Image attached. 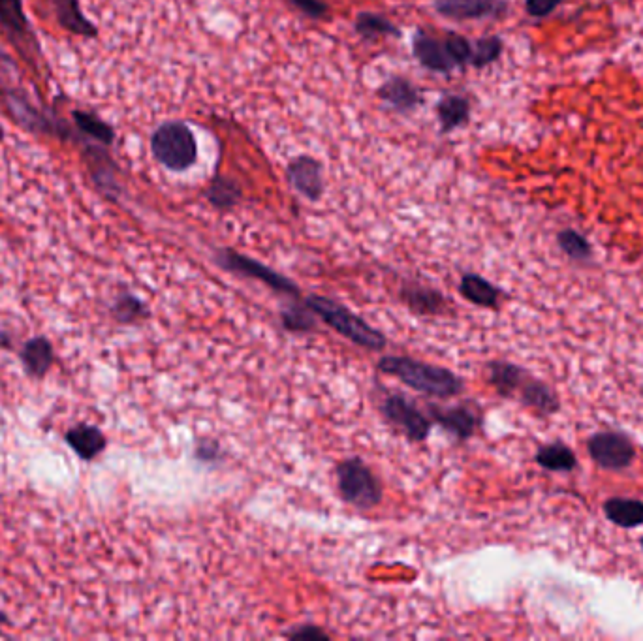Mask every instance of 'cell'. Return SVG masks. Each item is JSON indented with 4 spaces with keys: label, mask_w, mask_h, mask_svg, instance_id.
Returning <instances> with one entry per match:
<instances>
[{
    "label": "cell",
    "mask_w": 643,
    "mask_h": 641,
    "mask_svg": "<svg viewBox=\"0 0 643 641\" xmlns=\"http://www.w3.org/2000/svg\"><path fill=\"white\" fill-rule=\"evenodd\" d=\"M378 371L384 375L399 378L408 388L420 391L427 397L450 399L463 390V380L452 371L431 365L425 361L401 358V356H384L378 361Z\"/></svg>",
    "instance_id": "6da1fadb"
},
{
    "label": "cell",
    "mask_w": 643,
    "mask_h": 641,
    "mask_svg": "<svg viewBox=\"0 0 643 641\" xmlns=\"http://www.w3.org/2000/svg\"><path fill=\"white\" fill-rule=\"evenodd\" d=\"M305 305L350 343L358 344L371 352L384 350L386 337L378 329L369 326L365 320H361L360 316L348 311L341 303L324 296H309L305 299Z\"/></svg>",
    "instance_id": "7a4b0ae2"
},
{
    "label": "cell",
    "mask_w": 643,
    "mask_h": 641,
    "mask_svg": "<svg viewBox=\"0 0 643 641\" xmlns=\"http://www.w3.org/2000/svg\"><path fill=\"white\" fill-rule=\"evenodd\" d=\"M151 151L158 162L172 172H185L198 160L196 138L189 126L183 123L158 126L151 138Z\"/></svg>",
    "instance_id": "3957f363"
},
{
    "label": "cell",
    "mask_w": 643,
    "mask_h": 641,
    "mask_svg": "<svg viewBox=\"0 0 643 641\" xmlns=\"http://www.w3.org/2000/svg\"><path fill=\"white\" fill-rule=\"evenodd\" d=\"M337 487L341 499L356 508H375L382 501V485L360 457L337 465Z\"/></svg>",
    "instance_id": "277c9868"
},
{
    "label": "cell",
    "mask_w": 643,
    "mask_h": 641,
    "mask_svg": "<svg viewBox=\"0 0 643 641\" xmlns=\"http://www.w3.org/2000/svg\"><path fill=\"white\" fill-rule=\"evenodd\" d=\"M217 264H219L222 269H226V271H232V273H237V275L262 281L264 284H267L271 290H275V292H279V294L299 296L298 286L290 281V279H286L284 275L273 271L271 267L264 266V264L252 260L249 256H243V254H239V252L230 251V249L220 251L219 254H217Z\"/></svg>",
    "instance_id": "5b68a950"
},
{
    "label": "cell",
    "mask_w": 643,
    "mask_h": 641,
    "mask_svg": "<svg viewBox=\"0 0 643 641\" xmlns=\"http://www.w3.org/2000/svg\"><path fill=\"white\" fill-rule=\"evenodd\" d=\"M382 414L386 422L392 423L410 442H424L429 437L431 420L403 395L386 397V401L382 403Z\"/></svg>",
    "instance_id": "8992f818"
},
{
    "label": "cell",
    "mask_w": 643,
    "mask_h": 641,
    "mask_svg": "<svg viewBox=\"0 0 643 641\" xmlns=\"http://www.w3.org/2000/svg\"><path fill=\"white\" fill-rule=\"evenodd\" d=\"M589 452L604 469H625L634 459V446L617 433H600L589 440Z\"/></svg>",
    "instance_id": "52a82bcc"
},
{
    "label": "cell",
    "mask_w": 643,
    "mask_h": 641,
    "mask_svg": "<svg viewBox=\"0 0 643 641\" xmlns=\"http://www.w3.org/2000/svg\"><path fill=\"white\" fill-rule=\"evenodd\" d=\"M412 49L416 59L433 72H450L455 68L446 36L440 40L425 31H418L414 34Z\"/></svg>",
    "instance_id": "ba28073f"
},
{
    "label": "cell",
    "mask_w": 643,
    "mask_h": 641,
    "mask_svg": "<svg viewBox=\"0 0 643 641\" xmlns=\"http://www.w3.org/2000/svg\"><path fill=\"white\" fill-rule=\"evenodd\" d=\"M440 16L450 19H482L504 12V0H433Z\"/></svg>",
    "instance_id": "9c48e42d"
},
{
    "label": "cell",
    "mask_w": 643,
    "mask_h": 641,
    "mask_svg": "<svg viewBox=\"0 0 643 641\" xmlns=\"http://www.w3.org/2000/svg\"><path fill=\"white\" fill-rule=\"evenodd\" d=\"M290 185L298 190L301 196L316 202L322 196V168L311 157H298L288 166Z\"/></svg>",
    "instance_id": "30bf717a"
},
{
    "label": "cell",
    "mask_w": 643,
    "mask_h": 641,
    "mask_svg": "<svg viewBox=\"0 0 643 641\" xmlns=\"http://www.w3.org/2000/svg\"><path fill=\"white\" fill-rule=\"evenodd\" d=\"M64 440L74 450V454L83 461H95L108 446L106 435L96 425H89V423H79L76 427L68 429Z\"/></svg>",
    "instance_id": "8fae6325"
},
{
    "label": "cell",
    "mask_w": 643,
    "mask_h": 641,
    "mask_svg": "<svg viewBox=\"0 0 643 641\" xmlns=\"http://www.w3.org/2000/svg\"><path fill=\"white\" fill-rule=\"evenodd\" d=\"M429 414L435 422L440 423L446 431H450L459 440L471 438L480 422L476 412L469 407L442 408L429 405Z\"/></svg>",
    "instance_id": "7c38bea8"
},
{
    "label": "cell",
    "mask_w": 643,
    "mask_h": 641,
    "mask_svg": "<svg viewBox=\"0 0 643 641\" xmlns=\"http://www.w3.org/2000/svg\"><path fill=\"white\" fill-rule=\"evenodd\" d=\"M19 360L25 367V373L34 378H44L55 363L53 344L46 337H32L31 341L23 344L19 352Z\"/></svg>",
    "instance_id": "4fadbf2b"
},
{
    "label": "cell",
    "mask_w": 643,
    "mask_h": 641,
    "mask_svg": "<svg viewBox=\"0 0 643 641\" xmlns=\"http://www.w3.org/2000/svg\"><path fill=\"white\" fill-rule=\"evenodd\" d=\"M399 298L407 305L412 313L416 314H442L448 311V303L442 298V294L425 288L420 284H407L399 290Z\"/></svg>",
    "instance_id": "5bb4252c"
},
{
    "label": "cell",
    "mask_w": 643,
    "mask_h": 641,
    "mask_svg": "<svg viewBox=\"0 0 643 641\" xmlns=\"http://www.w3.org/2000/svg\"><path fill=\"white\" fill-rule=\"evenodd\" d=\"M527 376V371L506 361H493L487 367V378L491 386L504 397H516Z\"/></svg>",
    "instance_id": "9a60e30c"
},
{
    "label": "cell",
    "mask_w": 643,
    "mask_h": 641,
    "mask_svg": "<svg viewBox=\"0 0 643 641\" xmlns=\"http://www.w3.org/2000/svg\"><path fill=\"white\" fill-rule=\"evenodd\" d=\"M459 292L467 301H471L478 307H486V309L499 307V301H501V290L486 281L484 277L474 275V273H469L461 279Z\"/></svg>",
    "instance_id": "2e32d148"
},
{
    "label": "cell",
    "mask_w": 643,
    "mask_h": 641,
    "mask_svg": "<svg viewBox=\"0 0 643 641\" xmlns=\"http://www.w3.org/2000/svg\"><path fill=\"white\" fill-rule=\"evenodd\" d=\"M378 96L397 111L414 110L420 104L418 89L405 78H392L386 81L380 87Z\"/></svg>",
    "instance_id": "e0dca14e"
},
{
    "label": "cell",
    "mask_w": 643,
    "mask_h": 641,
    "mask_svg": "<svg viewBox=\"0 0 643 641\" xmlns=\"http://www.w3.org/2000/svg\"><path fill=\"white\" fill-rule=\"evenodd\" d=\"M521 403H525L527 407L534 408L536 412L548 416L553 414L559 405H557V397L553 395V391L549 390L548 386H544L542 382H536L531 376L525 378V382L521 384L518 395Z\"/></svg>",
    "instance_id": "ac0fdd59"
},
{
    "label": "cell",
    "mask_w": 643,
    "mask_h": 641,
    "mask_svg": "<svg viewBox=\"0 0 643 641\" xmlns=\"http://www.w3.org/2000/svg\"><path fill=\"white\" fill-rule=\"evenodd\" d=\"M608 519L625 529H634L643 525V502L634 499H612L604 504Z\"/></svg>",
    "instance_id": "d6986e66"
},
{
    "label": "cell",
    "mask_w": 643,
    "mask_h": 641,
    "mask_svg": "<svg viewBox=\"0 0 643 641\" xmlns=\"http://www.w3.org/2000/svg\"><path fill=\"white\" fill-rule=\"evenodd\" d=\"M437 113H439L442 132H450V130H455L457 126L463 125L469 119L471 104L463 96L448 94V96H444L440 100L439 106H437Z\"/></svg>",
    "instance_id": "ffe728a7"
},
{
    "label": "cell",
    "mask_w": 643,
    "mask_h": 641,
    "mask_svg": "<svg viewBox=\"0 0 643 641\" xmlns=\"http://www.w3.org/2000/svg\"><path fill=\"white\" fill-rule=\"evenodd\" d=\"M53 4H55L57 17H59L64 29L81 34V36H95V25L83 17L81 10H79L78 0H53Z\"/></svg>",
    "instance_id": "44dd1931"
},
{
    "label": "cell",
    "mask_w": 643,
    "mask_h": 641,
    "mask_svg": "<svg viewBox=\"0 0 643 641\" xmlns=\"http://www.w3.org/2000/svg\"><path fill=\"white\" fill-rule=\"evenodd\" d=\"M111 316L119 322V324H138L149 316L147 305L143 303L142 299L130 292L119 294L113 305H111Z\"/></svg>",
    "instance_id": "7402d4cb"
},
{
    "label": "cell",
    "mask_w": 643,
    "mask_h": 641,
    "mask_svg": "<svg viewBox=\"0 0 643 641\" xmlns=\"http://www.w3.org/2000/svg\"><path fill=\"white\" fill-rule=\"evenodd\" d=\"M536 463L544 469L563 472V470H572L576 467V455L563 444H549V446L538 450Z\"/></svg>",
    "instance_id": "603a6c76"
},
{
    "label": "cell",
    "mask_w": 643,
    "mask_h": 641,
    "mask_svg": "<svg viewBox=\"0 0 643 641\" xmlns=\"http://www.w3.org/2000/svg\"><path fill=\"white\" fill-rule=\"evenodd\" d=\"M239 198H241V190L237 187L236 181L226 177H217L207 190V200L220 211L232 209L239 202Z\"/></svg>",
    "instance_id": "cb8c5ba5"
},
{
    "label": "cell",
    "mask_w": 643,
    "mask_h": 641,
    "mask_svg": "<svg viewBox=\"0 0 643 641\" xmlns=\"http://www.w3.org/2000/svg\"><path fill=\"white\" fill-rule=\"evenodd\" d=\"M356 31L365 38H380V36H399L401 32L390 19L378 14H360L356 19Z\"/></svg>",
    "instance_id": "d4e9b609"
},
{
    "label": "cell",
    "mask_w": 643,
    "mask_h": 641,
    "mask_svg": "<svg viewBox=\"0 0 643 641\" xmlns=\"http://www.w3.org/2000/svg\"><path fill=\"white\" fill-rule=\"evenodd\" d=\"M74 119H76V125L79 126V130L87 136H91L93 140L100 141V143H106L110 145L113 141V128L106 125L104 121H100L96 115L93 113H83V111H74Z\"/></svg>",
    "instance_id": "484cf974"
},
{
    "label": "cell",
    "mask_w": 643,
    "mask_h": 641,
    "mask_svg": "<svg viewBox=\"0 0 643 641\" xmlns=\"http://www.w3.org/2000/svg\"><path fill=\"white\" fill-rule=\"evenodd\" d=\"M313 311L303 305H292L288 309H284L281 313V320H283V326L286 331H292V333H307V331H313L316 328V320H314Z\"/></svg>",
    "instance_id": "4316f807"
},
{
    "label": "cell",
    "mask_w": 643,
    "mask_h": 641,
    "mask_svg": "<svg viewBox=\"0 0 643 641\" xmlns=\"http://www.w3.org/2000/svg\"><path fill=\"white\" fill-rule=\"evenodd\" d=\"M0 23L19 36H27L31 32L21 10V0H0Z\"/></svg>",
    "instance_id": "83f0119b"
},
{
    "label": "cell",
    "mask_w": 643,
    "mask_h": 641,
    "mask_svg": "<svg viewBox=\"0 0 643 641\" xmlns=\"http://www.w3.org/2000/svg\"><path fill=\"white\" fill-rule=\"evenodd\" d=\"M502 42L497 36H487L474 44V55H472V66L484 68L489 63L497 61L501 57Z\"/></svg>",
    "instance_id": "f1b7e54d"
},
{
    "label": "cell",
    "mask_w": 643,
    "mask_h": 641,
    "mask_svg": "<svg viewBox=\"0 0 643 641\" xmlns=\"http://www.w3.org/2000/svg\"><path fill=\"white\" fill-rule=\"evenodd\" d=\"M559 245L574 260H585L591 256L589 241L583 235L578 234L576 230H563L559 234Z\"/></svg>",
    "instance_id": "f546056e"
},
{
    "label": "cell",
    "mask_w": 643,
    "mask_h": 641,
    "mask_svg": "<svg viewBox=\"0 0 643 641\" xmlns=\"http://www.w3.org/2000/svg\"><path fill=\"white\" fill-rule=\"evenodd\" d=\"M290 640H303V641H328L330 640V636L322 630V628H318V626H299V628H296V630H292V632H288L286 634Z\"/></svg>",
    "instance_id": "4dcf8cb0"
},
{
    "label": "cell",
    "mask_w": 643,
    "mask_h": 641,
    "mask_svg": "<svg viewBox=\"0 0 643 641\" xmlns=\"http://www.w3.org/2000/svg\"><path fill=\"white\" fill-rule=\"evenodd\" d=\"M563 0H525L527 14L531 17H546L561 4Z\"/></svg>",
    "instance_id": "1f68e13d"
},
{
    "label": "cell",
    "mask_w": 643,
    "mask_h": 641,
    "mask_svg": "<svg viewBox=\"0 0 643 641\" xmlns=\"http://www.w3.org/2000/svg\"><path fill=\"white\" fill-rule=\"evenodd\" d=\"M219 457V442H215V440H211V438H204V440L196 446V459H198V461L211 463V461H217Z\"/></svg>",
    "instance_id": "d6a6232c"
},
{
    "label": "cell",
    "mask_w": 643,
    "mask_h": 641,
    "mask_svg": "<svg viewBox=\"0 0 643 641\" xmlns=\"http://www.w3.org/2000/svg\"><path fill=\"white\" fill-rule=\"evenodd\" d=\"M292 2L311 17L326 16V12H328V8L318 0H292Z\"/></svg>",
    "instance_id": "836d02e7"
},
{
    "label": "cell",
    "mask_w": 643,
    "mask_h": 641,
    "mask_svg": "<svg viewBox=\"0 0 643 641\" xmlns=\"http://www.w3.org/2000/svg\"><path fill=\"white\" fill-rule=\"evenodd\" d=\"M8 623H10V621H8V617L0 611V632H2V626L8 625Z\"/></svg>",
    "instance_id": "e575fe53"
},
{
    "label": "cell",
    "mask_w": 643,
    "mask_h": 641,
    "mask_svg": "<svg viewBox=\"0 0 643 641\" xmlns=\"http://www.w3.org/2000/svg\"><path fill=\"white\" fill-rule=\"evenodd\" d=\"M642 546H643V540H642Z\"/></svg>",
    "instance_id": "d590c367"
}]
</instances>
